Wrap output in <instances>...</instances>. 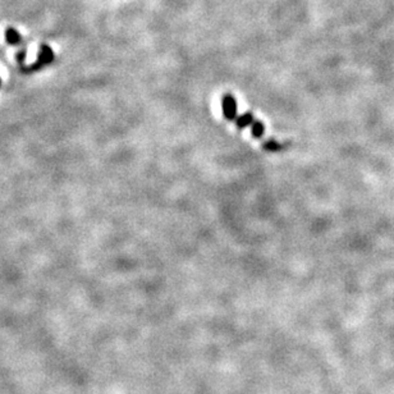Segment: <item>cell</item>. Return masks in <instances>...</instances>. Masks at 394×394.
I'll list each match as a JSON object with an SVG mask.
<instances>
[{
    "mask_svg": "<svg viewBox=\"0 0 394 394\" xmlns=\"http://www.w3.org/2000/svg\"><path fill=\"white\" fill-rule=\"evenodd\" d=\"M223 113L224 117H225L228 121H233V119H236L237 102L230 95H227L223 98Z\"/></svg>",
    "mask_w": 394,
    "mask_h": 394,
    "instance_id": "obj_1",
    "label": "cell"
},
{
    "mask_svg": "<svg viewBox=\"0 0 394 394\" xmlns=\"http://www.w3.org/2000/svg\"><path fill=\"white\" fill-rule=\"evenodd\" d=\"M54 60V53L53 50L50 49L48 45H43L40 49L39 53V59H37L36 66H33V69H39L40 67L50 64Z\"/></svg>",
    "mask_w": 394,
    "mask_h": 394,
    "instance_id": "obj_2",
    "label": "cell"
},
{
    "mask_svg": "<svg viewBox=\"0 0 394 394\" xmlns=\"http://www.w3.org/2000/svg\"><path fill=\"white\" fill-rule=\"evenodd\" d=\"M253 115L251 113H245L243 115H241L240 118L236 119L237 127L238 128H246L248 125H251L253 123Z\"/></svg>",
    "mask_w": 394,
    "mask_h": 394,
    "instance_id": "obj_3",
    "label": "cell"
},
{
    "mask_svg": "<svg viewBox=\"0 0 394 394\" xmlns=\"http://www.w3.org/2000/svg\"><path fill=\"white\" fill-rule=\"evenodd\" d=\"M5 39H7L8 44H10V45H18L21 43V35L14 28H8L7 32H5Z\"/></svg>",
    "mask_w": 394,
    "mask_h": 394,
    "instance_id": "obj_4",
    "label": "cell"
},
{
    "mask_svg": "<svg viewBox=\"0 0 394 394\" xmlns=\"http://www.w3.org/2000/svg\"><path fill=\"white\" fill-rule=\"evenodd\" d=\"M264 131H265V127H264V124L261 123V122H253L252 125H251V133H252V136L255 138H260L263 137L264 135Z\"/></svg>",
    "mask_w": 394,
    "mask_h": 394,
    "instance_id": "obj_5",
    "label": "cell"
},
{
    "mask_svg": "<svg viewBox=\"0 0 394 394\" xmlns=\"http://www.w3.org/2000/svg\"><path fill=\"white\" fill-rule=\"evenodd\" d=\"M264 148H265L266 151H279L280 148H282V145L279 144V142L274 141V140H270V141L265 142L264 144Z\"/></svg>",
    "mask_w": 394,
    "mask_h": 394,
    "instance_id": "obj_6",
    "label": "cell"
},
{
    "mask_svg": "<svg viewBox=\"0 0 394 394\" xmlns=\"http://www.w3.org/2000/svg\"><path fill=\"white\" fill-rule=\"evenodd\" d=\"M0 82H1V81H0Z\"/></svg>",
    "mask_w": 394,
    "mask_h": 394,
    "instance_id": "obj_7",
    "label": "cell"
}]
</instances>
